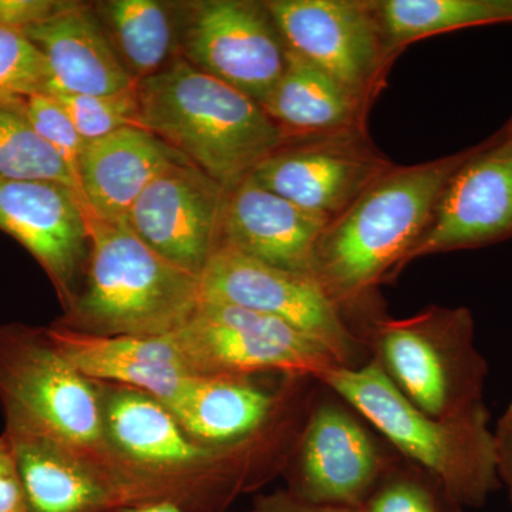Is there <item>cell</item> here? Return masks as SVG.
I'll return each instance as SVG.
<instances>
[{"label":"cell","mask_w":512,"mask_h":512,"mask_svg":"<svg viewBox=\"0 0 512 512\" xmlns=\"http://www.w3.org/2000/svg\"><path fill=\"white\" fill-rule=\"evenodd\" d=\"M471 150L429 163L392 165L329 221L316 244L312 275L345 316L363 308L382 282L399 275L441 191Z\"/></svg>","instance_id":"cell-1"},{"label":"cell","mask_w":512,"mask_h":512,"mask_svg":"<svg viewBox=\"0 0 512 512\" xmlns=\"http://www.w3.org/2000/svg\"><path fill=\"white\" fill-rule=\"evenodd\" d=\"M137 93L143 127L225 190L291 140L261 104L181 56Z\"/></svg>","instance_id":"cell-2"},{"label":"cell","mask_w":512,"mask_h":512,"mask_svg":"<svg viewBox=\"0 0 512 512\" xmlns=\"http://www.w3.org/2000/svg\"><path fill=\"white\" fill-rule=\"evenodd\" d=\"M318 382L399 456L436 477L461 507H481L500 485L487 407L457 419H434L410 403L372 359L359 367H332Z\"/></svg>","instance_id":"cell-3"},{"label":"cell","mask_w":512,"mask_h":512,"mask_svg":"<svg viewBox=\"0 0 512 512\" xmlns=\"http://www.w3.org/2000/svg\"><path fill=\"white\" fill-rule=\"evenodd\" d=\"M84 291L69 306L70 328L99 336H163L202 302L201 279L148 247L126 222L90 215Z\"/></svg>","instance_id":"cell-4"},{"label":"cell","mask_w":512,"mask_h":512,"mask_svg":"<svg viewBox=\"0 0 512 512\" xmlns=\"http://www.w3.org/2000/svg\"><path fill=\"white\" fill-rule=\"evenodd\" d=\"M360 339L393 386L434 419L485 406L488 363L470 309L434 305L409 318H372Z\"/></svg>","instance_id":"cell-5"},{"label":"cell","mask_w":512,"mask_h":512,"mask_svg":"<svg viewBox=\"0 0 512 512\" xmlns=\"http://www.w3.org/2000/svg\"><path fill=\"white\" fill-rule=\"evenodd\" d=\"M200 376L278 372L318 380L340 366L328 350L284 320L202 299L194 316L168 333Z\"/></svg>","instance_id":"cell-6"},{"label":"cell","mask_w":512,"mask_h":512,"mask_svg":"<svg viewBox=\"0 0 512 512\" xmlns=\"http://www.w3.org/2000/svg\"><path fill=\"white\" fill-rule=\"evenodd\" d=\"M396 457L356 410L319 383L295 444L289 494L309 504L356 510Z\"/></svg>","instance_id":"cell-7"},{"label":"cell","mask_w":512,"mask_h":512,"mask_svg":"<svg viewBox=\"0 0 512 512\" xmlns=\"http://www.w3.org/2000/svg\"><path fill=\"white\" fill-rule=\"evenodd\" d=\"M178 56L262 104L288 64L289 49L266 2L174 3Z\"/></svg>","instance_id":"cell-8"},{"label":"cell","mask_w":512,"mask_h":512,"mask_svg":"<svg viewBox=\"0 0 512 512\" xmlns=\"http://www.w3.org/2000/svg\"><path fill=\"white\" fill-rule=\"evenodd\" d=\"M202 299L275 316L328 350L343 367H359L366 349L345 313L315 276L286 271L220 245L201 275Z\"/></svg>","instance_id":"cell-9"},{"label":"cell","mask_w":512,"mask_h":512,"mask_svg":"<svg viewBox=\"0 0 512 512\" xmlns=\"http://www.w3.org/2000/svg\"><path fill=\"white\" fill-rule=\"evenodd\" d=\"M288 49L369 109L394 60L375 0H266Z\"/></svg>","instance_id":"cell-10"},{"label":"cell","mask_w":512,"mask_h":512,"mask_svg":"<svg viewBox=\"0 0 512 512\" xmlns=\"http://www.w3.org/2000/svg\"><path fill=\"white\" fill-rule=\"evenodd\" d=\"M512 238V127L477 144L454 171L419 241L403 262Z\"/></svg>","instance_id":"cell-11"},{"label":"cell","mask_w":512,"mask_h":512,"mask_svg":"<svg viewBox=\"0 0 512 512\" xmlns=\"http://www.w3.org/2000/svg\"><path fill=\"white\" fill-rule=\"evenodd\" d=\"M10 349L0 366V383L20 421L70 448L92 447L104 429L90 380L47 340L0 332Z\"/></svg>","instance_id":"cell-12"},{"label":"cell","mask_w":512,"mask_h":512,"mask_svg":"<svg viewBox=\"0 0 512 512\" xmlns=\"http://www.w3.org/2000/svg\"><path fill=\"white\" fill-rule=\"evenodd\" d=\"M392 163L365 130L291 138L252 177L303 210L333 220Z\"/></svg>","instance_id":"cell-13"},{"label":"cell","mask_w":512,"mask_h":512,"mask_svg":"<svg viewBox=\"0 0 512 512\" xmlns=\"http://www.w3.org/2000/svg\"><path fill=\"white\" fill-rule=\"evenodd\" d=\"M225 194L190 161H177L148 185L126 224L158 255L201 278L220 247Z\"/></svg>","instance_id":"cell-14"},{"label":"cell","mask_w":512,"mask_h":512,"mask_svg":"<svg viewBox=\"0 0 512 512\" xmlns=\"http://www.w3.org/2000/svg\"><path fill=\"white\" fill-rule=\"evenodd\" d=\"M0 231L35 256L72 305L90 254V212L79 192L50 181L0 180Z\"/></svg>","instance_id":"cell-15"},{"label":"cell","mask_w":512,"mask_h":512,"mask_svg":"<svg viewBox=\"0 0 512 512\" xmlns=\"http://www.w3.org/2000/svg\"><path fill=\"white\" fill-rule=\"evenodd\" d=\"M329 221L249 175L225 194L220 245L276 268L312 275L316 244Z\"/></svg>","instance_id":"cell-16"},{"label":"cell","mask_w":512,"mask_h":512,"mask_svg":"<svg viewBox=\"0 0 512 512\" xmlns=\"http://www.w3.org/2000/svg\"><path fill=\"white\" fill-rule=\"evenodd\" d=\"M46 57L49 93L104 96L138 83L121 62L93 5L66 2L49 18L23 29Z\"/></svg>","instance_id":"cell-17"},{"label":"cell","mask_w":512,"mask_h":512,"mask_svg":"<svg viewBox=\"0 0 512 512\" xmlns=\"http://www.w3.org/2000/svg\"><path fill=\"white\" fill-rule=\"evenodd\" d=\"M47 340L84 377L123 383L167 404L197 373L173 339L163 336H99L66 328Z\"/></svg>","instance_id":"cell-18"},{"label":"cell","mask_w":512,"mask_h":512,"mask_svg":"<svg viewBox=\"0 0 512 512\" xmlns=\"http://www.w3.org/2000/svg\"><path fill=\"white\" fill-rule=\"evenodd\" d=\"M181 160L185 158L143 127H124L87 143L79 164L84 205L97 220L126 222L154 178Z\"/></svg>","instance_id":"cell-19"},{"label":"cell","mask_w":512,"mask_h":512,"mask_svg":"<svg viewBox=\"0 0 512 512\" xmlns=\"http://www.w3.org/2000/svg\"><path fill=\"white\" fill-rule=\"evenodd\" d=\"M12 453L29 512H104L120 507L113 485L64 446L18 421Z\"/></svg>","instance_id":"cell-20"},{"label":"cell","mask_w":512,"mask_h":512,"mask_svg":"<svg viewBox=\"0 0 512 512\" xmlns=\"http://www.w3.org/2000/svg\"><path fill=\"white\" fill-rule=\"evenodd\" d=\"M279 403L249 377L194 376L164 406L194 439L231 447L261 433Z\"/></svg>","instance_id":"cell-21"},{"label":"cell","mask_w":512,"mask_h":512,"mask_svg":"<svg viewBox=\"0 0 512 512\" xmlns=\"http://www.w3.org/2000/svg\"><path fill=\"white\" fill-rule=\"evenodd\" d=\"M261 107L289 138L365 130L367 107L291 50L284 74Z\"/></svg>","instance_id":"cell-22"},{"label":"cell","mask_w":512,"mask_h":512,"mask_svg":"<svg viewBox=\"0 0 512 512\" xmlns=\"http://www.w3.org/2000/svg\"><path fill=\"white\" fill-rule=\"evenodd\" d=\"M103 421L111 439L127 456L151 467H190L214 456L208 448L192 443L173 413L141 390H113Z\"/></svg>","instance_id":"cell-23"},{"label":"cell","mask_w":512,"mask_h":512,"mask_svg":"<svg viewBox=\"0 0 512 512\" xmlns=\"http://www.w3.org/2000/svg\"><path fill=\"white\" fill-rule=\"evenodd\" d=\"M94 10L121 62L137 82L160 72L178 57L174 3L107 0L97 2Z\"/></svg>","instance_id":"cell-24"},{"label":"cell","mask_w":512,"mask_h":512,"mask_svg":"<svg viewBox=\"0 0 512 512\" xmlns=\"http://www.w3.org/2000/svg\"><path fill=\"white\" fill-rule=\"evenodd\" d=\"M387 49L451 30L512 23V0H375Z\"/></svg>","instance_id":"cell-25"},{"label":"cell","mask_w":512,"mask_h":512,"mask_svg":"<svg viewBox=\"0 0 512 512\" xmlns=\"http://www.w3.org/2000/svg\"><path fill=\"white\" fill-rule=\"evenodd\" d=\"M0 180L50 181L80 194L62 158L37 134L22 97H0Z\"/></svg>","instance_id":"cell-26"},{"label":"cell","mask_w":512,"mask_h":512,"mask_svg":"<svg viewBox=\"0 0 512 512\" xmlns=\"http://www.w3.org/2000/svg\"><path fill=\"white\" fill-rule=\"evenodd\" d=\"M356 512H463L444 485L397 454Z\"/></svg>","instance_id":"cell-27"},{"label":"cell","mask_w":512,"mask_h":512,"mask_svg":"<svg viewBox=\"0 0 512 512\" xmlns=\"http://www.w3.org/2000/svg\"><path fill=\"white\" fill-rule=\"evenodd\" d=\"M49 94L62 104L86 143L109 136L124 127H143L137 84L124 92L104 96Z\"/></svg>","instance_id":"cell-28"},{"label":"cell","mask_w":512,"mask_h":512,"mask_svg":"<svg viewBox=\"0 0 512 512\" xmlns=\"http://www.w3.org/2000/svg\"><path fill=\"white\" fill-rule=\"evenodd\" d=\"M50 70L46 57L22 29L0 25V97L47 94Z\"/></svg>","instance_id":"cell-29"},{"label":"cell","mask_w":512,"mask_h":512,"mask_svg":"<svg viewBox=\"0 0 512 512\" xmlns=\"http://www.w3.org/2000/svg\"><path fill=\"white\" fill-rule=\"evenodd\" d=\"M25 101L29 119L37 134L62 158L79 185L80 157L87 143L80 136L73 120L62 104L50 94H33L26 97Z\"/></svg>","instance_id":"cell-30"},{"label":"cell","mask_w":512,"mask_h":512,"mask_svg":"<svg viewBox=\"0 0 512 512\" xmlns=\"http://www.w3.org/2000/svg\"><path fill=\"white\" fill-rule=\"evenodd\" d=\"M494 437L498 480L507 487L512 503V413H504L495 427Z\"/></svg>","instance_id":"cell-31"},{"label":"cell","mask_w":512,"mask_h":512,"mask_svg":"<svg viewBox=\"0 0 512 512\" xmlns=\"http://www.w3.org/2000/svg\"><path fill=\"white\" fill-rule=\"evenodd\" d=\"M255 512H356V510L309 504L298 500L292 494L286 493L264 498L256 507Z\"/></svg>","instance_id":"cell-32"},{"label":"cell","mask_w":512,"mask_h":512,"mask_svg":"<svg viewBox=\"0 0 512 512\" xmlns=\"http://www.w3.org/2000/svg\"><path fill=\"white\" fill-rule=\"evenodd\" d=\"M104 512H185L177 501L160 500L150 503H138L136 505H121L113 510Z\"/></svg>","instance_id":"cell-33"},{"label":"cell","mask_w":512,"mask_h":512,"mask_svg":"<svg viewBox=\"0 0 512 512\" xmlns=\"http://www.w3.org/2000/svg\"><path fill=\"white\" fill-rule=\"evenodd\" d=\"M507 412L512 413V402H511V404H510V407H508Z\"/></svg>","instance_id":"cell-34"},{"label":"cell","mask_w":512,"mask_h":512,"mask_svg":"<svg viewBox=\"0 0 512 512\" xmlns=\"http://www.w3.org/2000/svg\"><path fill=\"white\" fill-rule=\"evenodd\" d=\"M507 126L512 127V117H511V119H510V120H508Z\"/></svg>","instance_id":"cell-35"}]
</instances>
